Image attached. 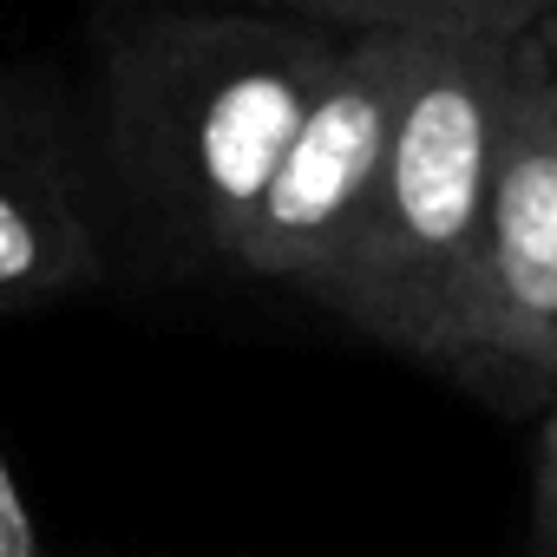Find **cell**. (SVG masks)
<instances>
[{"instance_id":"6da1fadb","label":"cell","mask_w":557,"mask_h":557,"mask_svg":"<svg viewBox=\"0 0 557 557\" xmlns=\"http://www.w3.org/2000/svg\"><path fill=\"white\" fill-rule=\"evenodd\" d=\"M335 53L309 21L138 0L99 60V171L158 243L230 269Z\"/></svg>"},{"instance_id":"7a4b0ae2","label":"cell","mask_w":557,"mask_h":557,"mask_svg":"<svg viewBox=\"0 0 557 557\" xmlns=\"http://www.w3.org/2000/svg\"><path fill=\"white\" fill-rule=\"evenodd\" d=\"M511 47L518 40H453V34L407 40V79L381 177L335 262L302 289L374 348H394L426 368L440 355L459 269L485 216Z\"/></svg>"},{"instance_id":"3957f363","label":"cell","mask_w":557,"mask_h":557,"mask_svg":"<svg viewBox=\"0 0 557 557\" xmlns=\"http://www.w3.org/2000/svg\"><path fill=\"white\" fill-rule=\"evenodd\" d=\"M433 368L511 407L557 394V73L531 34L511 47L492 190Z\"/></svg>"},{"instance_id":"277c9868","label":"cell","mask_w":557,"mask_h":557,"mask_svg":"<svg viewBox=\"0 0 557 557\" xmlns=\"http://www.w3.org/2000/svg\"><path fill=\"white\" fill-rule=\"evenodd\" d=\"M407 40L413 34H342V53L309 119L296 125L262 203L236 236V256H230L236 275L302 296L335 262L387 158L400 79H407Z\"/></svg>"},{"instance_id":"5b68a950","label":"cell","mask_w":557,"mask_h":557,"mask_svg":"<svg viewBox=\"0 0 557 557\" xmlns=\"http://www.w3.org/2000/svg\"><path fill=\"white\" fill-rule=\"evenodd\" d=\"M99 145L40 79H0V315L99 289L106 216Z\"/></svg>"},{"instance_id":"8992f818","label":"cell","mask_w":557,"mask_h":557,"mask_svg":"<svg viewBox=\"0 0 557 557\" xmlns=\"http://www.w3.org/2000/svg\"><path fill=\"white\" fill-rule=\"evenodd\" d=\"M184 8L283 14L329 34H453V40H524L557 0H184Z\"/></svg>"},{"instance_id":"52a82bcc","label":"cell","mask_w":557,"mask_h":557,"mask_svg":"<svg viewBox=\"0 0 557 557\" xmlns=\"http://www.w3.org/2000/svg\"><path fill=\"white\" fill-rule=\"evenodd\" d=\"M0 557H60L47 544V531L34 524V505H27L14 459H8V440H0Z\"/></svg>"},{"instance_id":"ba28073f","label":"cell","mask_w":557,"mask_h":557,"mask_svg":"<svg viewBox=\"0 0 557 557\" xmlns=\"http://www.w3.org/2000/svg\"><path fill=\"white\" fill-rule=\"evenodd\" d=\"M537 537L557 550V394H550V413H544V440H537Z\"/></svg>"},{"instance_id":"9c48e42d","label":"cell","mask_w":557,"mask_h":557,"mask_svg":"<svg viewBox=\"0 0 557 557\" xmlns=\"http://www.w3.org/2000/svg\"><path fill=\"white\" fill-rule=\"evenodd\" d=\"M531 47H537V53H544V66L557 73V8H550L537 27H531Z\"/></svg>"}]
</instances>
